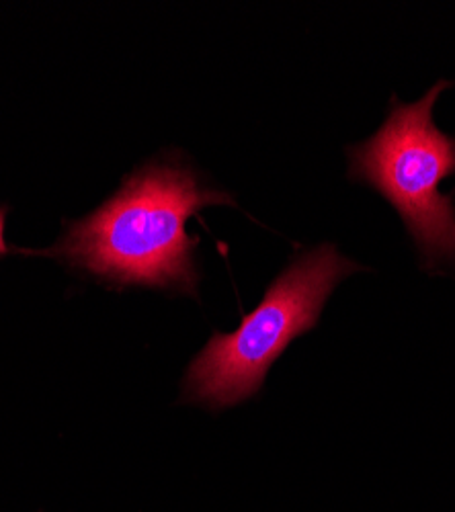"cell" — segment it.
Wrapping results in <instances>:
<instances>
[{
  "instance_id": "6da1fadb",
  "label": "cell",
  "mask_w": 455,
  "mask_h": 512,
  "mask_svg": "<svg viewBox=\"0 0 455 512\" xmlns=\"http://www.w3.org/2000/svg\"><path fill=\"white\" fill-rule=\"evenodd\" d=\"M226 191L205 187L189 166L156 160L123 179L89 216L70 222L48 256L117 287L197 291L193 240L185 224L210 205H232Z\"/></svg>"
},
{
  "instance_id": "7a4b0ae2",
  "label": "cell",
  "mask_w": 455,
  "mask_h": 512,
  "mask_svg": "<svg viewBox=\"0 0 455 512\" xmlns=\"http://www.w3.org/2000/svg\"><path fill=\"white\" fill-rule=\"evenodd\" d=\"M359 267L330 244L298 254L234 332H216L189 363L183 394L212 410L259 394L273 363L310 332L333 289Z\"/></svg>"
},
{
  "instance_id": "3957f363",
  "label": "cell",
  "mask_w": 455,
  "mask_h": 512,
  "mask_svg": "<svg viewBox=\"0 0 455 512\" xmlns=\"http://www.w3.org/2000/svg\"><path fill=\"white\" fill-rule=\"evenodd\" d=\"M449 87L441 80L417 103L394 107L367 142L351 146L349 179L384 195L400 213L423 265H455V203L441 193L455 175V138L433 121V105Z\"/></svg>"
},
{
  "instance_id": "277c9868",
  "label": "cell",
  "mask_w": 455,
  "mask_h": 512,
  "mask_svg": "<svg viewBox=\"0 0 455 512\" xmlns=\"http://www.w3.org/2000/svg\"><path fill=\"white\" fill-rule=\"evenodd\" d=\"M5 222H7V207H0V256L11 252V248L5 242Z\"/></svg>"
}]
</instances>
